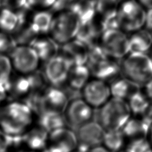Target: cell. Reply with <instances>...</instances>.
Segmentation results:
<instances>
[{
	"mask_svg": "<svg viewBox=\"0 0 152 152\" xmlns=\"http://www.w3.org/2000/svg\"><path fill=\"white\" fill-rule=\"evenodd\" d=\"M1 7L15 12H18L28 5L27 0H1Z\"/></svg>",
	"mask_w": 152,
	"mask_h": 152,
	"instance_id": "obj_34",
	"label": "cell"
},
{
	"mask_svg": "<svg viewBox=\"0 0 152 152\" xmlns=\"http://www.w3.org/2000/svg\"><path fill=\"white\" fill-rule=\"evenodd\" d=\"M129 53H147L152 49V34L147 29H141L129 37Z\"/></svg>",
	"mask_w": 152,
	"mask_h": 152,
	"instance_id": "obj_23",
	"label": "cell"
},
{
	"mask_svg": "<svg viewBox=\"0 0 152 152\" xmlns=\"http://www.w3.org/2000/svg\"><path fill=\"white\" fill-rule=\"evenodd\" d=\"M12 152H38V151L28 150V149L24 148V149H22V150H17V151H12Z\"/></svg>",
	"mask_w": 152,
	"mask_h": 152,
	"instance_id": "obj_46",
	"label": "cell"
},
{
	"mask_svg": "<svg viewBox=\"0 0 152 152\" xmlns=\"http://www.w3.org/2000/svg\"><path fill=\"white\" fill-rule=\"evenodd\" d=\"M19 23L18 13L12 10L0 9V31L12 34Z\"/></svg>",
	"mask_w": 152,
	"mask_h": 152,
	"instance_id": "obj_29",
	"label": "cell"
},
{
	"mask_svg": "<svg viewBox=\"0 0 152 152\" xmlns=\"http://www.w3.org/2000/svg\"><path fill=\"white\" fill-rule=\"evenodd\" d=\"M41 152H64L61 149L57 147L55 145L52 144L50 142H48V145L45 146V148Z\"/></svg>",
	"mask_w": 152,
	"mask_h": 152,
	"instance_id": "obj_41",
	"label": "cell"
},
{
	"mask_svg": "<svg viewBox=\"0 0 152 152\" xmlns=\"http://www.w3.org/2000/svg\"><path fill=\"white\" fill-rule=\"evenodd\" d=\"M36 118L37 124L49 133L66 126L64 113L62 112L45 110L38 114Z\"/></svg>",
	"mask_w": 152,
	"mask_h": 152,
	"instance_id": "obj_24",
	"label": "cell"
},
{
	"mask_svg": "<svg viewBox=\"0 0 152 152\" xmlns=\"http://www.w3.org/2000/svg\"><path fill=\"white\" fill-rule=\"evenodd\" d=\"M91 77L90 69L87 64L73 66L70 68L66 83L62 87L66 91L69 97L70 92L80 94L81 89Z\"/></svg>",
	"mask_w": 152,
	"mask_h": 152,
	"instance_id": "obj_14",
	"label": "cell"
},
{
	"mask_svg": "<svg viewBox=\"0 0 152 152\" xmlns=\"http://www.w3.org/2000/svg\"><path fill=\"white\" fill-rule=\"evenodd\" d=\"M136 1L146 10L152 8V0H136Z\"/></svg>",
	"mask_w": 152,
	"mask_h": 152,
	"instance_id": "obj_43",
	"label": "cell"
},
{
	"mask_svg": "<svg viewBox=\"0 0 152 152\" xmlns=\"http://www.w3.org/2000/svg\"><path fill=\"white\" fill-rule=\"evenodd\" d=\"M151 102V103H150L148 110H146L145 114L143 116H144L145 118H147L148 120H150L152 123V102Z\"/></svg>",
	"mask_w": 152,
	"mask_h": 152,
	"instance_id": "obj_44",
	"label": "cell"
},
{
	"mask_svg": "<svg viewBox=\"0 0 152 152\" xmlns=\"http://www.w3.org/2000/svg\"><path fill=\"white\" fill-rule=\"evenodd\" d=\"M146 10L136 0H124L119 4L118 18L121 30L132 34L145 27Z\"/></svg>",
	"mask_w": 152,
	"mask_h": 152,
	"instance_id": "obj_5",
	"label": "cell"
},
{
	"mask_svg": "<svg viewBox=\"0 0 152 152\" xmlns=\"http://www.w3.org/2000/svg\"><path fill=\"white\" fill-rule=\"evenodd\" d=\"M103 32L101 21L96 15L92 20L81 23L76 39L89 46L99 42Z\"/></svg>",
	"mask_w": 152,
	"mask_h": 152,
	"instance_id": "obj_19",
	"label": "cell"
},
{
	"mask_svg": "<svg viewBox=\"0 0 152 152\" xmlns=\"http://www.w3.org/2000/svg\"><path fill=\"white\" fill-rule=\"evenodd\" d=\"M95 110L81 96L71 99L63 112L66 126L75 130L94 120Z\"/></svg>",
	"mask_w": 152,
	"mask_h": 152,
	"instance_id": "obj_7",
	"label": "cell"
},
{
	"mask_svg": "<svg viewBox=\"0 0 152 152\" xmlns=\"http://www.w3.org/2000/svg\"><path fill=\"white\" fill-rule=\"evenodd\" d=\"M126 137L121 130L106 131L102 145L111 152H120L126 146Z\"/></svg>",
	"mask_w": 152,
	"mask_h": 152,
	"instance_id": "obj_28",
	"label": "cell"
},
{
	"mask_svg": "<svg viewBox=\"0 0 152 152\" xmlns=\"http://www.w3.org/2000/svg\"><path fill=\"white\" fill-rule=\"evenodd\" d=\"M132 114L126 100L112 97L106 104L97 110L95 120L105 131L121 130L131 118Z\"/></svg>",
	"mask_w": 152,
	"mask_h": 152,
	"instance_id": "obj_2",
	"label": "cell"
},
{
	"mask_svg": "<svg viewBox=\"0 0 152 152\" xmlns=\"http://www.w3.org/2000/svg\"><path fill=\"white\" fill-rule=\"evenodd\" d=\"M11 149V135L0 129V152H10Z\"/></svg>",
	"mask_w": 152,
	"mask_h": 152,
	"instance_id": "obj_37",
	"label": "cell"
},
{
	"mask_svg": "<svg viewBox=\"0 0 152 152\" xmlns=\"http://www.w3.org/2000/svg\"><path fill=\"white\" fill-rule=\"evenodd\" d=\"M86 152H111V151L108 150L104 145H103L102 144V145H97V146H95V147L91 148Z\"/></svg>",
	"mask_w": 152,
	"mask_h": 152,
	"instance_id": "obj_42",
	"label": "cell"
},
{
	"mask_svg": "<svg viewBox=\"0 0 152 152\" xmlns=\"http://www.w3.org/2000/svg\"><path fill=\"white\" fill-rule=\"evenodd\" d=\"M71 152H83V151H80V150H78V149H76V150H74V151H71Z\"/></svg>",
	"mask_w": 152,
	"mask_h": 152,
	"instance_id": "obj_47",
	"label": "cell"
},
{
	"mask_svg": "<svg viewBox=\"0 0 152 152\" xmlns=\"http://www.w3.org/2000/svg\"><path fill=\"white\" fill-rule=\"evenodd\" d=\"M148 137L149 142H150V144L151 145V148H152V125L151 126V128H150V132H149V134H148Z\"/></svg>",
	"mask_w": 152,
	"mask_h": 152,
	"instance_id": "obj_45",
	"label": "cell"
},
{
	"mask_svg": "<svg viewBox=\"0 0 152 152\" xmlns=\"http://www.w3.org/2000/svg\"><path fill=\"white\" fill-rule=\"evenodd\" d=\"M152 149L149 140L145 137L132 139L126 147L125 152H149Z\"/></svg>",
	"mask_w": 152,
	"mask_h": 152,
	"instance_id": "obj_32",
	"label": "cell"
},
{
	"mask_svg": "<svg viewBox=\"0 0 152 152\" xmlns=\"http://www.w3.org/2000/svg\"><path fill=\"white\" fill-rule=\"evenodd\" d=\"M119 4V0H96V15L102 20L115 17Z\"/></svg>",
	"mask_w": 152,
	"mask_h": 152,
	"instance_id": "obj_30",
	"label": "cell"
},
{
	"mask_svg": "<svg viewBox=\"0 0 152 152\" xmlns=\"http://www.w3.org/2000/svg\"><path fill=\"white\" fill-rule=\"evenodd\" d=\"M126 101L132 113L135 115H144L151 102L144 92L140 90L132 94Z\"/></svg>",
	"mask_w": 152,
	"mask_h": 152,
	"instance_id": "obj_27",
	"label": "cell"
},
{
	"mask_svg": "<svg viewBox=\"0 0 152 152\" xmlns=\"http://www.w3.org/2000/svg\"><path fill=\"white\" fill-rule=\"evenodd\" d=\"M50 133L40 126L34 124L22 135L23 145L28 150L41 152L49 142Z\"/></svg>",
	"mask_w": 152,
	"mask_h": 152,
	"instance_id": "obj_17",
	"label": "cell"
},
{
	"mask_svg": "<svg viewBox=\"0 0 152 152\" xmlns=\"http://www.w3.org/2000/svg\"><path fill=\"white\" fill-rule=\"evenodd\" d=\"M41 62L45 63L59 54L60 45L50 35L39 36L31 45Z\"/></svg>",
	"mask_w": 152,
	"mask_h": 152,
	"instance_id": "obj_20",
	"label": "cell"
},
{
	"mask_svg": "<svg viewBox=\"0 0 152 152\" xmlns=\"http://www.w3.org/2000/svg\"><path fill=\"white\" fill-rule=\"evenodd\" d=\"M80 25V19L71 10L61 11L54 14L49 35L61 45L75 39Z\"/></svg>",
	"mask_w": 152,
	"mask_h": 152,
	"instance_id": "obj_4",
	"label": "cell"
},
{
	"mask_svg": "<svg viewBox=\"0 0 152 152\" xmlns=\"http://www.w3.org/2000/svg\"><path fill=\"white\" fill-rule=\"evenodd\" d=\"M81 97L94 110H98L112 98L108 82L91 78L81 91Z\"/></svg>",
	"mask_w": 152,
	"mask_h": 152,
	"instance_id": "obj_9",
	"label": "cell"
},
{
	"mask_svg": "<svg viewBox=\"0 0 152 152\" xmlns=\"http://www.w3.org/2000/svg\"><path fill=\"white\" fill-rule=\"evenodd\" d=\"M1 8V0H0V9Z\"/></svg>",
	"mask_w": 152,
	"mask_h": 152,
	"instance_id": "obj_48",
	"label": "cell"
},
{
	"mask_svg": "<svg viewBox=\"0 0 152 152\" xmlns=\"http://www.w3.org/2000/svg\"><path fill=\"white\" fill-rule=\"evenodd\" d=\"M112 97L127 100L128 97L137 90L139 85L126 77H117L110 84Z\"/></svg>",
	"mask_w": 152,
	"mask_h": 152,
	"instance_id": "obj_25",
	"label": "cell"
},
{
	"mask_svg": "<svg viewBox=\"0 0 152 152\" xmlns=\"http://www.w3.org/2000/svg\"><path fill=\"white\" fill-rule=\"evenodd\" d=\"M152 123L143 116L141 118H130L121 129L126 137L132 139L148 136Z\"/></svg>",
	"mask_w": 152,
	"mask_h": 152,
	"instance_id": "obj_22",
	"label": "cell"
},
{
	"mask_svg": "<svg viewBox=\"0 0 152 152\" xmlns=\"http://www.w3.org/2000/svg\"><path fill=\"white\" fill-rule=\"evenodd\" d=\"M144 94L148 99L152 102V78L148 80L147 82L144 84Z\"/></svg>",
	"mask_w": 152,
	"mask_h": 152,
	"instance_id": "obj_39",
	"label": "cell"
},
{
	"mask_svg": "<svg viewBox=\"0 0 152 152\" xmlns=\"http://www.w3.org/2000/svg\"><path fill=\"white\" fill-rule=\"evenodd\" d=\"M36 117L25 102L7 100L0 107V129L12 136L21 135L34 124Z\"/></svg>",
	"mask_w": 152,
	"mask_h": 152,
	"instance_id": "obj_1",
	"label": "cell"
},
{
	"mask_svg": "<svg viewBox=\"0 0 152 152\" xmlns=\"http://www.w3.org/2000/svg\"><path fill=\"white\" fill-rule=\"evenodd\" d=\"M43 72L49 85L62 87L66 83L71 65L61 55L44 63Z\"/></svg>",
	"mask_w": 152,
	"mask_h": 152,
	"instance_id": "obj_11",
	"label": "cell"
},
{
	"mask_svg": "<svg viewBox=\"0 0 152 152\" xmlns=\"http://www.w3.org/2000/svg\"><path fill=\"white\" fill-rule=\"evenodd\" d=\"M68 10L77 16L81 23L86 22L96 16V0H75Z\"/></svg>",
	"mask_w": 152,
	"mask_h": 152,
	"instance_id": "obj_26",
	"label": "cell"
},
{
	"mask_svg": "<svg viewBox=\"0 0 152 152\" xmlns=\"http://www.w3.org/2000/svg\"><path fill=\"white\" fill-rule=\"evenodd\" d=\"M117 61L110 57H106L87 66L90 69L92 77L108 82L118 77V75L121 73L120 64Z\"/></svg>",
	"mask_w": 152,
	"mask_h": 152,
	"instance_id": "obj_15",
	"label": "cell"
},
{
	"mask_svg": "<svg viewBox=\"0 0 152 152\" xmlns=\"http://www.w3.org/2000/svg\"><path fill=\"white\" fill-rule=\"evenodd\" d=\"M75 1V0H56L50 10L55 14L61 11L68 10L70 5Z\"/></svg>",
	"mask_w": 152,
	"mask_h": 152,
	"instance_id": "obj_36",
	"label": "cell"
},
{
	"mask_svg": "<svg viewBox=\"0 0 152 152\" xmlns=\"http://www.w3.org/2000/svg\"><path fill=\"white\" fill-rule=\"evenodd\" d=\"M9 57L13 70L18 74L29 75L39 69L41 61L31 45H17Z\"/></svg>",
	"mask_w": 152,
	"mask_h": 152,
	"instance_id": "obj_8",
	"label": "cell"
},
{
	"mask_svg": "<svg viewBox=\"0 0 152 152\" xmlns=\"http://www.w3.org/2000/svg\"><path fill=\"white\" fill-rule=\"evenodd\" d=\"M17 45L12 34L0 31V53L9 56Z\"/></svg>",
	"mask_w": 152,
	"mask_h": 152,
	"instance_id": "obj_33",
	"label": "cell"
},
{
	"mask_svg": "<svg viewBox=\"0 0 152 152\" xmlns=\"http://www.w3.org/2000/svg\"><path fill=\"white\" fill-rule=\"evenodd\" d=\"M7 94L6 89L4 86L0 85V107L7 101Z\"/></svg>",
	"mask_w": 152,
	"mask_h": 152,
	"instance_id": "obj_40",
	"label": "cell"
},
{
	"mask_svg": "<svg viewBox=\"0 0 152 152\" xmlns=\"http://www.w3.org/2000/svg\"><path fill=\"white\" fill-rule=\"evenodd\" d=\"M121 73L137 85H144L152 78V58L147 53H129L121 59Z\"/></svg>",
	"mask_w": 152,
	"mask_h": 152,
	"instance_id": "obj_3",
	"label": "cell"
},
{
	"mask_svg": "<svg viewBox=\"0 0 152 152\" xmlns=\"http://www.w3.org/2000/svg\"><path fill=\"white\" fill-rule=\"evenodd\" d=\"M7 100H22L32 92L28 75L15 73L12 74L8 80L6 87Z\"/></svg>",
	"mask_w": 152,
	"mask_h": 152,
	"instance_id": "obj_16",
	"label": "cell"
},
{
	"mask_svg": "<svg viewBox=\"0 0 152 152\" xmlns=\"http://www.w3.org/2000/svg\"><path fill=\"white\" fill-rule=\"evenodd\" d=\"M75 131L77 139V149L83 152L102 145L106 132L95 119L82 125Z\"/></svg>",
	"mask_w": 152,
	"mask_h": 152,
	"instance_id": "obj_10",
	"label": "cell"
},
{
	"mask_svg": "<svg viewBox=\"0 0 152 152\" xmlns=\"http://www.w3.org/2000/svg\"><path fill=\"white\" fill-rule=\"evenodd\" d=\"M54 18L50 10H33L29 16V23L39 36L49 35Z\"/></svg>",
	"mask_w": 152,
	"mask_h": 152,
	"instance_id": "obj_21",
	"label": "cell"
},
{
	"mask_svg": "<svg viewBox=\"0 0 152 152\" xmlns=\"http://www.w3.org/2000/svg\"><path fill=\"white\" fill-rule=\"evenodd\" d=\"M59 54L66 59L71 66L85 65L88 62V48L75 38L60 45Z\"/></svg>",
	"mask_w": 152,
	"mask_h": 152,
	"instance_id": "obj_13",
	"label": "cell"
},
{
	"mask_svg": "<svg viewBox=\"0 0 152 152\" xmlns=\"http://www.w3.org/2000/svg\"><path fill=\"white\" fill-rule=\"evenodd\" d=\"M69 100L63 87L49 85L42 93V112L50 110L63 113Z\"/></svg>",
	"mask_w": 152,
	"mask_h": 152,
	"instance_id": "obj_12",
	"label": "cell"
},
{
	"mask_svg": "<svg viewBox=\"0 0 152 152\" xmlns=\"http://www.w3.org/2000/svg\"><path fill=\"white\" fill-rule=\"evenodd\" d=\"M145 28L152 34V8L147 10L146 12Z\"/></svg>",
	"mask_w": 152,
	"mask_h": 152,
	"instance_id": "obj_38",
	"label": "cell"
},
{
	"mask_svg": "<svg viewBox=\"0 0 152 152\" xmlns=\"http://www.w3.org/2000/svg\"><path fill=\"white\" fill-rule=\"evenodd\" d=\"M28 4L34 10H50L56 0H27Z\"/></svg>",
	"mask_w": 152,
	"mask_h": 152,
	"instance_id": "obj_35",
	"label": "cell"
},
{
	"mask_svg": "<svg viewBox=\"0 0 152 152\" xmlns=\"http://www.w3.org/2000/svg\"><path fill=\"white\" fill-rule=\"evenodd\" d=\"M13 67L9 56L0 53V85L6 87L10 76L13 74Z\"/></svg>",
	"mask_w": 152,
	"mask_h": 152,
	"instance_id": "obj_31",
	"label": "cell"
},
{
	"mask_svg": "<svg viewBox=\"0 0 152 152\" xmlns=\"http://www.w3.org/2000/svg\"><path fill=\"white\" fill-rule=\"evenodd\" d=\"M49 142L61 149L64 152H71L77 149L78 146L75 131L67 126L50 133Z\"/></svg>",
	"mask_w": 152,
	"mask_h": 152,
	"instance_id": "obj_18",
	"label": "cell"
},
{
	"mask_svg": "<svg viewBox=\"0 0 152 152\" xmlns=\"http://www.w3.org/2000/svg\"><path fill=\"white\" fill-rule=\"evenodd\" d=\"M149 152H152V149H151V150L150 151H149Z\"/></svg>",
	"mask_w": 152,
	"mask_h": 152,
	"instance_id": "obj_49",
	"label": "cell"
},
{
	"mask_svg": "<svg viewBox=\"0 0 152 152\" xmlns=\"http://www.w3.org/2000/svg\"><path fill=\"white\" fill-rule=\"evenodd\" d=\"M99 42L107 56L116 60L122 59L129 53V37L120 29L104 31Z\"/></svg>",
	"mask_w": 152,
	"mask_h": 152,
	"instance_id": "obj_6",
	"label": "cell"
}]
</instances>
